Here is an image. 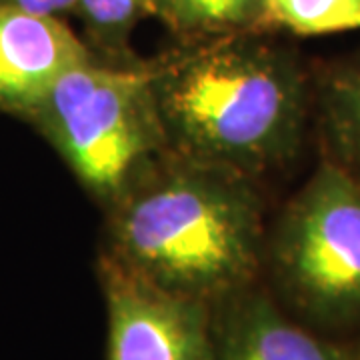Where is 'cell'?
<instances>
[{
	"instance_id": "obj_1",
	"label": "cell",
	"mask_w": 360,
	"mask_h": 360,
	"mask_svg": "<svg viewBox=\"0 0 360 360\" xmlns=\"http://www.w3.org/2000/svg\"><path fill=\"white\" fill-rule=\"evenodd\" d=\"M108 208L103 258L165 292L212 307L260 281L262 200L243 172L167 150Z\"/></svg>"
},
{
	"instance_id": "obj_2",
	"label": "cell",
	"mask_w": 360,
	"mask_h": 360,
	"mask_svg": "<svg viewBox=\"0 0 360 360\" xmlns=\"http://www.w3.org/2000/svg\"><path fill=\"white\" fill-rule=\"evenodd\" d=\"M252 37L194 42L148 72L168 153L257 180L300 153L312 84L295 56Z\"/></svg>"
},
{
	"instance_id": "obj_3",
	"label": "cell",
	"mask_w": 360,
	"mask_h": 360,
	"mask_svg": "<svg viewBox=\"0 0 360 360\" xmlns=\"http://www.w3.org/2000/svg\"><path fill=\"white\" fill-rule=\"evenodd\" d=\"M25 122L108 206L167 153L148 65H101L89 56L52 82Z\"/></svg>"
},
{
	"instance_id": "obj_4",
	"label": "cell",
	"mask_w": 360,
	"mask_h": 360,
	"mask_svg": "<svg viewBox=\"0 0 360 360\" xmlns=\"http://www.w3.org/2000/svg\"><path fill=\"white\" fill-rule=\"evenodd\" d=\"M270 292L328 336H360V182L322 156L290 198L264 255Z\"/></svg>"
},
{
	"instance_id": "obj_5",
	"label": "cell",
	"mask_w": 360,
	"mask_h": 360,
	"mask_svg": "<svg viewBox=\"0 0 360 360\" xmlns=\"http://www.w3.org/2000/svg\"><path fill=\"white\" fill-rule=\"evenodd\" d=\"M108 360H210V304L170 295L101 260Z\"/></svg>"
},
{
	"instance_id": "obj_6",
	"label": "cell",
	"mask_w": 360,
	"mask_h": 360,
	"mask_svg": "<svg viewBox=\"0 0 360 360\" xmlns=\"http://www.w3.org/2000/svg\"><path fill=\"white\" fill-rule=\"evenodd\" d=\"M210 360H360V336L312 330L258 281L210 307Z\"/></svg>"
},
{
	"instance_id": "obj_7",
	"label": "cell",
	"mask_w": 360,
	"mask_h": 360,
	"mask_svg": "<svg viewBox=\"0 0 360 360\" xmlns=\"http://www.w3.org/2000/svg\"><path fill=\"white\" fill-rule=\"evenodd\" d=\"M89 56L60 18L0 6V115L26 120L52 82Z\"/></svg>"
},
{
	"instance_id": "obj_8",
	"label": "cell",
	"mask_w": 360,
	"mask_h": 360,
	"mask_svg": "<svg viewBox=\"0 0 360 360\" xmlns=\"http://www.w3.org/2000/svg\"><path fill=\"white\" fill-rule=\"evenodd\" d=\"M324 158L360 182V60L328 66L312 86Z\"/></svg>"
},
{
	"instance_id": "obj_9",
	"label": "cell",
	"mask_w": 360,
	"mask_h": 360,
	"mask_svg": "<svg viewBox=\"0 0 360 360\" xmlns=\"http://www.w3.org/2000/svg\"><path fill=\"white\" fill-rule=\"evenodd\" d=\"M150 6L174 30L200 39L257 34L274 26L269 0H153Z\"/></svg>"
},
{
	"instance_id": "obj_10",
	"label": "cell",
	"mask_w": 360,
	"mask_h": 360,
	"mask_svg": "<svg viewBox=\"0 0 360 360\" xmlns=\"http://www.w3.org/2000/svg\"><path fill=\"white\" fill-rule=\"evenodd\" d=\"M274 26L319 37L360 30V0H269Z\"/></svg>"
},
{
	"instance_id": "obj_11",
	"label": "cell",
	"mask_w": 360,
	"mask_h": 360,
	"mask_svg": "<svg viewBox=\"0 0 360 360\" xmlns=\"http://www.w3.org/2000/svg\"><path fill=\"white\" fill-rule=\"evenodd\" d=\"M153 0H78V11L98 39L120 44L142 8Z\"/></svg>"
},
{
	"instance_id": "obj_12",
	"label": "cell",
	"mask_w": 360,
	"mask_h": 360,
	"mask_svg": "<svg viewBox=\"0 0 360 360\" xmlns=\"http://www.w3.org/2000/svg\"><path fill=\"white\" fill-rule=\"evenodd\" d=\"M0 6H8L37 16L60 18L65 14L78 11V0H0Z\"/></svg>"
}]
</instances>
